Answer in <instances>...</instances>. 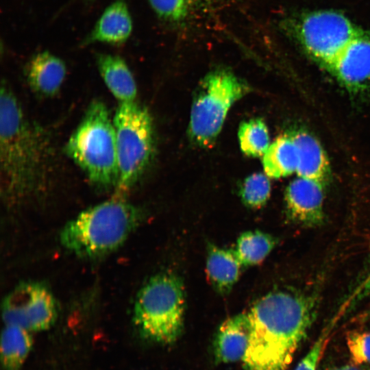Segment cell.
<instances>
[{
  "instance_id": "e0dca14e",
  "label": "cell",
  "mask_w": 370,
  "mask_h": 370,
  "mask_svg": "<svg viewBox=\"0 0 370 370\" xmlns=\"http://www.w3.org/2000/svg\"><path fill=\"white\" fill-rule=\"evenodd\" d=\"M242 267L234 249L208 247L206 273L214 289L221 295L230 292L237 282Z\"/></svg>"
},
{
  "instance_id": "8992f818",
  "label": "cell",
  "mask_w": 370,
  "mask_h": 370,
  "mask_svg": "<svg viewBox=\"0 0 370 370\" xmlns=\"http://www.w3.org/2000/svg\"><path fill=\"white\" fill-rule=\"evenodd\" d=\"M249 91L230 71L217 70L204 77L193 96L188 130L191 141L203 147L213 144L231 106Z\"/></svg>"
},
{
  "instance_id": "d6986e66",
  "label": "cell",
  "mask_w": 370,
  "mask_h": 370,
  "mask_svg": "<svg viewBox=\"0 0 370 370\" xmlns=\"http://www.w3.org/2000/svg\"><path fill=\"white\" fill-rule=\"evenodd\" d=\"M32 346L29 331L5 324L1 338V361L5 370H20Z\"/></svg>"
},
{
  "instance_id": "7402d4cb",
  "label": "cell",
  "mask_w": 370,
  "mask_h": 370,
  "mask_svg": "<svg viewBox=\"0 0 370 370\" xmlns=\"http://www.w3.org/2000/svg\"><path fill=\"white\" fill-rule=\"evenodd\" d=\"M239 193L243 203L247 207L257 208L262 206L270 196L269 177L261 173L248 176L242 183Z\"/></svg>"
},
{
  "instance_id": "6da1fadb",
  "label": "cell",
  "mask_w": 370,
  "mask_h": 370,
  "mask_svg": "<svg viewBox=\"0 0 370 370\" xmlns=\"http://www.w3.org/2000/svg\"><path fill=\"white\" fill-rule=\"evenodd\" d=\"M251 333L244 370H286L316 317L313 299L304 294L273 291L247 312Z\"/></svg>"
},
{
  "instance_id": "5b68a950",
  "label": "cell",
  "mask_w": 370,
  "mask_h": 370,
  "mask_svg": "<svg viewBox=\"0 0 370 370\" xmlns=\"http://www.w3.org/2000/svg\"><path fill=\"white\" fill-rule=\"evenodd\" d=\"M185 293L181 278L171 273L152 277L138 292L134 321L143 336L169 345L184 328Z\"/></svg>"
},
{
  "instance_id": "ba28073f",
  "label": "cell",
  "mask_w": 370,
  "mask_h": 370,
  "mask_svg": "<svg viewBox=\"0 0 370 370\" xmlns=\"http://www.w3.org/2000/svg\"><path fill=\"white\" fill-rule=\"evenodd\" d=\"M362 32L344 14L331 10L307 13L294 25L295 34L303 48L327 69Z\"/></svg>"
},
{
  "instance_id": "44dd1931",
  "label": "cell",
  "mask_w": 370,
  "mask_h": 370,
  "mask_svg": "<svg viewBox=\"0 0 370 370\" xmlns=\"http://www.w3.org/2000/svg\"><path fill=\"white\" fill-rule=\"evenodd\" d=\"M238 136L240 148L247 156H263L270 145L267 126L259 118L243 122L239 127Z\"/></svg>"
},
{
  "instance_id": "9a60e30c",
  "label": "cell",
  "mask_w": 370,
  "mask_h": 370,
  "mask_svg": "<svg viewBox=\"0 0 370 370\" xmlns=\"http://www.w3.org/2000/svg\"><path fill=\"white\" fill-rule=\"evenodd\" d=\"M297 151L298 177L314 180L325 186L330 177L327 156L319 141L307 132L299 130L289 135Z\"/></svg>"
},
{
  "instance_id": "9c48e42d",
  "label": "cell",
  "mask_w": 370,
  "mask_h": 370,
  "mask_svg": "<svg viewBox=\"0 0 370 370\" xmlns=\"http://www.w3.org/2000/svg\"><path fill=\"white\" fill-rule=\"evenodd\" d=\"M57 313L56 301L51 291L36 282L22 283L15 287L2 305L5 324L18 325L29 332L50 328Z\"/></svg>"
},
{
  "instance_id": "7a4b0ae2",
  "label": "cell",
  "mask_w": 370,
  "mask_h": 370,
  "mask_svg": "<svg viewBox=\"0 0 370 370\" xmlns=\"http://www.w3.org/2000/svg\"><path fill=\"white\" fill-rule=\"evenodd\" d=\"M44 136L26 117L16 95L2 82L0 95V158L7 195L23 197L34 191L47 173Z\"/></svg>"
},
{
  "instance_id": "277c9868",
  "label": "cell",
  "mask_w": 370,
  "mask_h": 370,
  "mask_svg": "<svg viewBox=\"0 0 370 370\" xmlns=\"http://www.w3.org/2000/svg\"><path fill=\"white\" fill-rule=\"evenodd\" d=\"M66 151L93 184L105 188L118 186L113 120L103 101L95 99L88 105L66 143Z\"/></svg>"
},
{
  "instance_id": "ac0fdd59",
  "label": "cell",
  "mask_w": 370,
  "mask_h": 370,
  "mask_svg": "<svg viewBox=\"0 0 370 370\" xmlns=\"http://www.w3.org/2000/svg\"><path fill=\"white\" fill-rule=\"evenodd\" d=\"M263 167L270 178L278 179L296 172L297 151L290 136L278 138L263 155Z\"/></svg>"
},
{
  "instance_id": "8fae6325",
  "label": "cell",
  "mask_w": 370,
  "mask_h": 370,
  "mask_svg": "<svg viewBox=\"0 0 370 370\" xmlns=\"http://www.w3.org/2000/svg\"><path fill=\"white\" fill-rule=\"evenodd\" d=\"M347 88L356 90L370 82V36L354 38L328 68Z\"/></svg>"
},
{
  "instance_id": "484cf974",
  "label": "cell",
  "mask_w": 370,
  "mask_h": 370,
  "mask_svg": "<svg viewBox=\"0 0 370 370\" xmlns=\"http://www.w3.org/2000/svg\"><path fill=\"white\" fill-rule=\"evenodd\" d=\"M325 370H365L363 368H361L360 365H356L354 363L352 364H345L342 365H335L330 367Z\"/></svg>"
},
{
  "instance_id": "5bb4252c",
  "label": "cell",
  "mask_w": 370,
  "mask_h": 370,
  "mask_svg": "<svg viewBox=\"0 0 370 370\" xmlns=\"http://www.w3.org/2000/svg\"><path fill=\"white\" fill-rule=\"evenodd\" d=\"M132 31V20L126 3L117 0L103 12L81 45L95 42L120 45L126 42Z\"/></svg>"
},
{
  "instance_id": "4fadbf2b",
  "label": "cell",
  "mask_w": 370,
  "mask_h": 370,
  "mask_svg": "<svg viewBox=\"0 0 370 370\" xmlns=\"http://www.w3.org/2000/svg\"><path fill=\"white\" fill-rule=\"evenodd\" d=\"M25 73L27 84L35 93L51 97L59 92L66 67L62 59L45 51L33 55L25 66Z\"/></svg>"
},
{
  "instance_id": "30bf717a",
  "label": "cell",
  "mask_w": 370,
  "mask_h": 370,
  "mask_svg": "<svg viewBox=\"0 0 370 370\" xmlns=\"http://www.w3.org/2000/svg\"><path fill=\"white\" fill-rule=\"evenodd\" d=\"M323 186L309 179L298 177L285 191L287 214L294 222L314 227L323 222Z\"/></svg>"
},
{
  "instance_id": "603a6c76",
  "label": "cell",
  "mask_w": 370,
  "mask_h": 370,
  "mask_svg": "<svg viewBox=\"0 0 370 370\" xmlns=\"http://www.w3.org/2000/svg\"><path fill=\"white\" fill-rule=\"evenodd\" d=\"M347 345L353 363L370 364V331L350 332Z\"/></svg>"
},
{
  "instance_id": "2e32d148",
  "label": "cell",
  "mask_w": 370,
  "mask_h": 370,
  "mask_svg": "<svg viewBox=\"0 0 370 370\" xmlns=\"http://www.w3.org/2000/svg\"><path fill=\"white\" fill-rule=\"evenodd\" d=\"M96 63L106 86L120 103L134 101L136 85L126 62L119 56L99 53Z\"/></svg>"
},
{
  "instance_id": "3957f363",
  "label": "cell",
  "mask_w": 370,
  "mask_h": 370,
  "mask_svg": "<svg viewBox=\"0 0 370 370\" xmlns=\"http://www.w3.org/2000/svg\"><path fill=\"white\" fill-rule=\"evenodd\" d=\"M139 210L121 199H112L89 208L62 229L60 241L71 252L93 258L114 251L135 229Z\"/></svg>"
},
{
  "instance_id": "52a82bcc",
  "label": "cell",
  "mask_w": 370,
  "mask_h": 370,
  "mask_svg": "<svg viewBox=\"0 0 370 370\" xmlns=\"http://www.w3.org/2000/svg\"><path fill=\"white\" fill-rule=\"evenodd\" d=\"M119 180L118 188H131L149 164L154 150L152 119L134 101L120 103L113 118Z\"/></svg>"
},
{
  "instance_id": "4316f807",
  "label": "cell",
  "mask_w": 370,
  "mask_h": 370,
  "mask_svg": "<svg viewBox=\"0 0 370 370\" xmlns=\"http://www.w3.org/2000/svg\"><path fill=\"white\" fill-rule=\"evenodd\" d=\"M88 1H92V0H88Z\"/></svg>"
},
{
  "instance_id": "cb8c5ba5",
  "label": "cell",
  "mask_w": 370,
  "mask_h": 370,
  "mask_svg": "<svg viewBox=\"0 0 370 370\" xmlns=\"http://www.w3.org/2000/svg\"><path fill=\"white\" fill-rule=\"evenodd\" d=\"M149 2L159 16L177 21L186 16L189 0H149Z\"/></svg>"
},
{
  "instance_id": "d4e9b609",
  "label": "cell",
  "mask_w": 370,
  "mask_h": 370,
  "mask_svg": "<svg viewBox=\"0 0 370 370\" xmlns=\"http://www.w3.org/2000/svg\"><path fill=\"white\" fill-rule=\"evenodd\" d=\"M329 330L322 334L295 370H317L319 361L328 342Z\"/></svg>"
},
{
  "instance_id": "ffe728a7",
  "label": "cell",
  "mask_w": 370,
  "mask_h": 370,
  "mask_svg": "<svg viewBox=\"0 0 370 370\" xmlns=\"http://www.w3.org/2000/svg\"><path fill=\"white\" fill-rule=\"evenodd\" d=\"M277 243L273 236L260 230L247 231L238 238L234 249L242 266L259 264Z\"/></svg>"
},
{
  "instance_id": "7c38bea8",
  "label": "cell",
  "mask_w": 370,
  "mask_h": 370,
  "mask_svg": "<svg viewBox=\"0 0 370 370\" xmlns=\"http://www.w3.org/2000/svg\"><path fill=\"white\" fill-rule=\"evenodd\" d=\"M251 333L247 313H241L226 319L219 328L213 342L216 363H230L243 360Z\"/></svg>"
}]
</instances>
